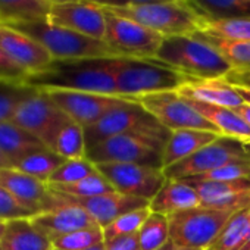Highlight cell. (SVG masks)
<instances>
[{
	"instance_id": "9c48e42d",
	"label": "cell",
	"mask_w": 250,
	"mask_h": 250,
	"mask_svg": "<svg viewBox=\"0 0 250 250\" xmlns=\"http://www.w3.org/2000/svg\"><path fill=\"white\" fill-rule=\"evenodd\" d=\"M11 121L52 150L58 134L71 119L44 90L33 87V91L18 106Z\"/></svg>"
},
{
	"instance_id": "d6a6232c",
	"label": "cell",
	"mask_w": 250,
	"mask_h": 250,
	"mask_svg": "<svg viewBox=\"0 0 250 250\" xmlns=\"http://www.w3.org/2000/svg\"><path fill=\"white\" fill-rule=\"evenodd\" d=\"M50 188L58 193L68 194L72 197H93V196H100V194H107V193L116 191L99 169H96L93 174L84 177L83 180H80L77 183L66 184V186H55Z\"/></svg>"
},
{
	"instance_id": "bcb514c9",
	"label": "cell",
	"mask_w": 250,
	"mask_h": 250,
	"mask_svg": "<svg viewBox=\"0 0 250 250\" xmlns=\"http://www.w3.org/2000/svg\"><path fill=\"white\" fill-rule=\"evenodd\" d=\"M247 125L250 127V103H243L241 106H238V107H235V109H232Z\"/></svg>"
},
{
	"instance_id": "44dd1931",
	"label": "cell",
	"mask_w": 250,
	"mask_h": 250,
	"mask_svg": "<svg viewBox=\"0 0 250 250\" xmlns=\"http://www.w3.org/2000/svg\"><path fill=\"white\" fill-rule=\"evenodd\" d=\"M177 91L184 97L228 109H235L246 103L234 85L225 78L199 80L190 77Z\"/></svg>"
},
{
	"instance_id": "b9f144b4",
	"label": "cell",
	"mask_w": 250,
	"mask_h": 250,
	"mask_svg": "<svg viewBox=\"0 0 250 250\" xmlns=\"http://www.w3.org/2000/svg\"><path fill=\"white\" fill-rule=\"evenodd\" d=\"M28 74L22 71L18 65H15L9 56L0 47V80L5 81H15V83H24Z\"/></svg>"
},
{
	"instance_id": "603a6c76",
	"label": "cell",
	"mask_w": 250,
	"mask_h": 250,
	"mask_svg": "<svg viewBox=\"0 0 250 250\" xmlns=\"http://www.w3.org/2000/svg\"><path fill=\"white\" fill-rule=\"evenodd\" d=\"M221 136L210 131L202 130H177L171 131L169 139L165 145L164 155H162V167L169 168L188 156L194 155L202 147L213 143Z\"/></svg>"
},
{
	"instance_id": "cb8c5ba5",
	"label": "cell",
	"mask_w": 250,
	"mask_h": 250,
	"mask_svg": "<svg viewBox=\"0 0 250 250\" xmlns=\"http://www.w3.org/2000/svg\"><path fill=\"white\" fill-rule=\"evenodd\" d=\"M184 99L213 125L221 136L235 139L243 143L250 142V127L232 109L209 104L190 97H184Z\"/></svg>"
},
{
	"instance_id": "3957f363",
	"label": "cell",
	"mask_w": 250,
	"mask_h": 250,
	"mask_svg": "<svg viewBox=\"0 0 250 250\" xmlns=\"http://www.w3.org/2000/svg\"><path fill=\"white\" fill-rule=\"evenodd\" d=\"M37 40L53 61H72L90 58H121L106 42L96 40L65 27L52 24L47 18L8 24Z\"/></svg>"
},
{
	"instance_id": "f1b7e54d",
	"label": "cell",
	"mask_w": 250,
	"mask_h": 250,
	"mask_svg": "<svg viewBox=\"0 0 250 250\" xmlns=\"http://www.w3.org/2000/svg\"><path fill=\"white\" fill-rule=\"evenodd\" d=\"M190 3L209 20L250 18V0H190Z\"/></svg>"
},
{
	"instance_id": "f6af8a7d",
	"label": "cell",
	"mask_w": 250,
	"mask_h": 250,
	"mask_svg": "<svg viewBox=\"0 0 250 250\" xmlns=\"http://www.w3.org/2000/svg\"><path fill=\"white\" fill-rule=\"evenodd\" d=\"M225 80L234 84H241L250 87V71H232Z\"/></svg>"
},
{
	"instance_id": "7bdbcfd3",
	"label": "cell",
	"mask_w": 250,
	"mask_h": 250,
	"mask_svg": "<svg viewBox=\"0 0 250 250\" xmlns=\"http://www.w3.org/2000/svg\"><path fill=\"white\" fill-rule=\"evenodd\" d=\"M106 250H140L137 234H128L104 241Z\"/></svg>"
},
{
	"instance_id": "4dcf8cb0",
	"label": "cell",
	"mask_w": 250,
	"mask_h": 250,
	"mask_svg": "<svg viewBox=\"0 0 250 250\" xmlns=\"http://www.w3.org/2000/svg\"><path fill=\"white\" fill-rule=\"evenodd\" d=\"M63 159H81L85 158L87 143L84 128L74 121H69L56 137L52 149Z\"/></svg>"
},
{
	"instance_id": "f907efd6",
	"label": "cell",
	"mask_w": 250,
	"mask_h": 250,
	"mask_svg": "<svg viewBox=\"0 0 250 250\" xmlns=\"http://www.w3.org/2000/svg\"><path fill=\"white\" fill-rule=\"evenodd\" d=\"M158 250H188V249H183V247H178V246H175L172 241H168L164 247H161V249H158Z\"/></svg>"
},
{
	"instance_id": "f546056e",
	"label": "cell",
	"mask_w": 250,
	"mask_h": 250,
	"mask_svg": "<svg viewBox=\"0 0 250 250\" xmlns=\"http://www.w3.org/2000/svg\"><path fill=\"white\" fill-rule=\"evenodd\" d=\"M249 224H250V208L235 212L228 219V222L219 232L218 238L210 246V249L212 250H240L244 243Z\"/></svg>"
},
{
	"instance_id": "1f68e13d",
	"label": "cell",
	"mask_w": 250,
	"mask_h": 250,
	"mask_svg": "<svg viewBox=\"0 0 250 250\" xmlns=\"http://www.w3.org/2000/svg\"><path fill=\"white\" fill-rule=\"evenodd\" d=\"M140 250H158L164 247L169 237V221L167 215L150 212L145 224L137 232Z\"/></svg>"
},
{
	"instance_id": "f35d334b",
	"label": "cell",
	"mask_w": 250,
	"mask_h": 250,
	"mask_svg": "<svg viewBox=\"0 0 250 250\" xmlns=\"http://www.w3.org/2000/svg\"><path fill=\"white\" fill-rule=\"evenodd\" d=\"M150 212L152 210L147 206V208H142V209L131 210V212L121 215L110 225L103 228L104 241L116 238V237H122V235H128V234H137L142 225L145 224V221L147 219V216L150 215Z\"/></svg>"
},
{
	"instance_id": "680465c9",
	"label": "cell",
	"mask_w": 250,
	"mask_h": 250,
	"mask_svg": "<svg viewBox=\"0 0 250 250\" xmlns=\"http://www.w3.org/2000/svg\"><path fill=\"white\" fill-rule=\"evenodd\" d=\"M43 2H46V0H43ZM46 3H47V2H46Z\"/></svg>"
},
{
	"instance_id": "c3c4849f",
	"label": "cell",
	"mask_w": 250,
	"mask_h": 250,
	"mask_svg": "<svg viewBox=\"0 0 250 250\" xmlns=\"http://www.w3.org/2000/svg\"><path fill=\"white\" fill-rule=\"evenodd\" d=\"M130 5H147V3H158V2H167V0H128Z\"/></svg>"
},
{
	"instance_id": "8fae6325",
	"label": "cell",
	"mask_w": 250,
	"mask_h": 250,
	"mask_svg": "<svg viewBox=\"0 0 250 250\" xmlns=\"http://www.w3.org/2000/svg\"><path fill=\"white\" fill-rule=\"evenodd\" d=\"M137 100L169 131L202 130L219 134L213 125L202 116L177 90L146 94Z\"/></svg>"
},
{
	"instance_id": "d6986e66",
	"label": "cell",
	"mask_w": 250,
	"mask_h": 250,
	"mask_svg": "<svg viewBox=\"0 0 250 250\" xmlns=\"http://www.w3.org/2000/svg\"><path fill=\"white\" fill-rule=\"evenodd\" d=\"M62 197L87 210L100 228H106L124 213L149 206V202L145 199L127 196L118 191L93 197H72L68 194H62Z\"/></svg>"
},
{
	"instance_id": "30bf717a",
	"label": "cell",
	"mask_w": 250,
	"mask_h": 250,
	"mask_svg": "<svg viewBox=\"0 0 250 250\" xmlns=\"http://www.w3.org/2000/svg\"><path fill=\"white\" fill-rule=\"evenodd\" d=\"M106 12V37L104 42L121 58L156 59L164 42V36L147 27L121 17L109 9Z\"/></svg>"
},
{
	"instance_id": "8992f818",
	"label": "cell",
	"mask_w": 250,
	"mask_h": 250,
	"mask_svg": "<svg viewBox=\"0 0 250 250\" xmlns=\"http://www.w3.org/2000/svg\"><path fill=\"white\" fill-rule=\"evenodd\" d=\"M121 134H137L167 143L171 131L134 99L118 104L96 124L84 128L87 147Z\"/></svg>"
},
{
	"instance_id": "ba28073f",
	"label": "cell",
	"mask_w": 250,
	"mask_h": 250,
	"mask_svg": "<svg viewBox=\"0 0 250 250\" xmlns=\"http://www.w3.org/2000/svg\"><path fill=\"white\" fill-rule=\"evenodd\" d=\"M165 145L161 140L145 136L121 134L87 147L85 158L94 165L136 164L164 169L162 155Z\"/></svg>"
},
{
	"instance_id": "ee69618b",
	"label": "cell",
	"mask_w": 250,
	"mask_h": 250,
	"mask_svg": "<svg viewBox=\"0 0 250 250\" xmlns=\"http://www.w3.org/2000/svg\"><path fill=\"white\" fill-rule=\"evenodd\" d=\"M85 2L94 3L104 9H119V8H125L130 5L128 0H85Z\"/></svg>"
},
{
	"instance_id": "74e56055",
	"label": "cell",
	"mask_w": 250,
	"mask_h": 250,
	"mask_svg": "<svg viewBox=\"0 0 250 250\" xmlns=\"http://www.w3.org/2000/svg\"><path fill=\"white\" fill-rule=\"evenodd\" d=\"M96 169H97V167L87 158L68 159L53 172V175L49 178L47 184L50 187L72 184V183H77V181L83 180L84 177L93 174Z\"/></svg>"
},
{
	"instance_id": "6da1fadb",
	"label": "cell",
	"mask_w": 250,
	"mask_h": 250,
	"mask_svg": "<svg viewBox=\"0 0 250 250\" xmlns=\"http://www.w3.org/2000/svg\"><path fill=\"white\" fill-rule=\"evenodd\" d=\"M115 59L116 58L53 61L46 69L28 75L24 84L42 90L63 88L118 96L113 72Z\"/></svg>"
},
{
	"instance_id": "4316f807",
	"label": "cell",
	"mask_w": 250,
	"mask_h": 250,
	"mask_svg": "<svg viewBox=\"0 0 250 250\" xmlns=\"http://www.w3.org/2000/svg\"><path fill=\"white\" fill-rule=\"evenodd\" d=\"M65 161L66 159H63L53 150L43 147V149H39V150H34V152L25 155L18 162H15L12 168L47 183L49 178L53 175V172Z\"/></svg>"
},
{
	"instance_id": "816d5d0a",
	"label": "cell",
	"mask_w": 250,
	"mask_h": 250,
	"mask_svg": "<svg viewBox=\"0 0 250 250\" xmlns=\"http://www.w3.org/2000/svg\"><path fill=\"white\" fill-rule=\"evenodd\" d=\"M2 168H12V165H11V162L6 159V156L0 152V169Z\"/></svg>"
},
{
	"instance_id": "484cf974",
	"label": "cell",
	"mask_w": 250,
	"mask_h": 250,
	"mask_svg": "<svg viewBox=\"0 0 250 250\" xmlns=\"http://www.w3.org/2000/svg\"><path fill=\"white\" fill-rule=\"evenodd\" d=\"M43 147L46 146L39 139L15 122L6 121L0 124V152L6 156L12 167L25 155Z\"/></svg>"
},
{
	"instance_id": "d590c367",
	"label": "cell",
	"mask_w": 250,
	"mask_h": 250,
	"mask_svg": "<svg viewBox=\"0 0 250 250\" xmlns=\"http://www.w3.org/2000/svg\"><path fill=\"white\" fill-rule=\"evenodd\" d=\"M33 91V87L24 83L0 80V124L11 121L18 106Z\"/></svg>"
},
{
	"instance_id": "d4e9b609",
	"label": "cell",
	"mask_w": 250,
	"mask_h": 250,
	"mask_svg": "<svg viewBox=\"0 0 250 250\" xmlns=\"http://www.w3.org/2000/svg\"><path fill=\"white\" fill-rule=\"evenodd\" d=\"M2 250H53L52 240L42 232L31 218L8 221L5 235L0 241Z\"/></svg>"
},
{
	"instance_id": "7a4b0ae2",
	"label": "cell",
	"mask_w": 250,
	"mask_h": 250,
	"mask_svg": "<svg viewBox=\"0 0 250 250\" xmlns=\"http://www.w3.org/2000/svg\"><path fill=\"white\" fill-rule=\"evenodd\" d=\"M156 61L199 80L227 78L234 71L222 53L200 34L165 37Z\"/></svg>"
},
{
	"instance_id": "277c9868",
	"label": "cell",
	"mask_w": 250,
	"mask_h": 250,
	"mask_svg": "<svg viewBox=\"0 0 250 250\" xmlns=\"http://www.w3.org/2000/svg\"><path fill=\"white\" fill-rule=\"evenodd\" d=\"M115 84L121 97L139 99L146 94L178 90L190 77L156 59L116 58Z\"/></svg>"
},
{
	"instance_id": "2e32d148",
	"label": "cell",
	"mask_w": 250,
	"mask_h": 250,
	"mask_svg": "<svg viewBox=\"0 0 250 250\" xmlns=\"http://www.w3.org/2000/svg\"><path fill=\"white\" fill-rule=\"evenodd\" d=\"M47 20L52 24L104 42L106 37L104 8L85 2V0L62 3V5H50Z\"/></svg>"
},
{
	"instance_id": "e0dca14e",
	"label": "cell",
	"mask_w": 250,
	"mask_h": 250,
	"mask_svg": "<svg viewBox=\"0 0 250 250\" xmlns=\"http://www.w3.org/2000/svg\"><path fill=\"white\" fill-rule=\"evenodd\" d=\"M0 47L28 75L46 69L53 62L50 53L37 40L3 22H0Z\"/></svg>"
},
{
	"instance_id": "52a82bcc",
	"label": "cell",
	"mask_w": 250,
	"mask_h": 250,
	"mask_svg": "<svg viewBox=\"0 0 250 250\" xmlns=\"http://www.w3.org/2000/svg\"><path fill=\"white\" fill-rule=\"evenodd\" d=\"M235 212L197 206L168 215L171 241L183 249H208Z\"/></svg>"
},
{
	"instance_id": "11a10c76",
	"label": "cell",
	"mask_w": 250,
	"mask_h": 250,
	"mask_svg": "<svg viewBox=\"0 0 250 250\" xmlns=\"http://www.w3.org/2000/svg\"><path fill=\"white\" fill-rule=\"evenodd\" d=\"M84 250H106V249H104V241H103V243H99V244H96V246H91V247H88V249H84Z\"/></svg>"
},
{
	"instance_id": "8d00e7d4",
	"label": "cell",
	"mask_w": 250,
	"mask_h": 250,
	"mask_svg": "<svg viewBox=\"0 0 250 250\" xmlns=\"http://www.w3.org/2000/svg\"><path fill=\"white\" fill-rule=\"evenodd\" d=\"M103 241H104L103 228H100L99 225L83 228V229L52 238V244L55 250H84Z\"/></svg>"
},
{
	"instance_id": "94428289",
	"label": "cell",
	"mask_w": 250,
	"mask_h": 250,
	"mask_svg": "<svg viewBox=\"0 0 250 250\" xmlns=\"http://www.w3.org/2000/svg\"><path fill=\"white\" fill-rule=\"evenodd\" d=\"M188 2H190V0H188Z\"/></svg>"
},
{
	"instance_id": "6125c7cd",
	"label": "cell",
	"mask_w": 250,
	"mask_h": 250,
	"mask_svg": "<svg viewBox=\"0 0 250 250\" xmlns=\"http://www.w3.org/2000/svg\"><path fill=\"white\" fill-rule=\"evenodd\" d=\"M53 250H55V249H53Z\"/></svg>"
},
{
	"instance_id": "ffe728a7",
	"label": "cell",
	"mask_w": 250,
	"mask_h": 250,
	"mask_svg": "<svg viewBox=\"0 0 250 250\" xmlns=\"http://www.w3.org/2000/svg\"><path fill=\"white\" fill-rule=\"evenodd\" d=\"M59 197H61V205L58 208L47 212L37 213L31 218L34 225L42 232H44L50 240L63 234H69L83 228H90L97 225L87 210H84L78 205L65 200L62 194H59Z\"/></svg>"
},
{
	"instance_id": "9a60e30c",
	"label": "cell",
	"mask_w": 250,
	"mask_h": 250,
	"mask_svg": "<svg viewBox=\"0 0 250 250\" xmlns=\"http://www.w3.org/2000/svg\"><path fill=\"white\" fill-rule=\"evenodd\" d=\"M0 186L9 191L33 215L52 210L61 205V197L47 183L15 168L0 169Z\"/></svg>"
},
{
	"instance_id": "ab89813d",
	"label": "cell",
	"mask_w": 250,
	"mask_h": 250,
	"mask_svg": "<svg viewBox=\"0 0 250 250\" xmlns=\"http://www.w3.org/2000/svg\"><path fill=\"white\" fill-rule=\"evenodd\" d=\"M187 180H202V181H235V180H250V158L232 161L218 169L208 174L187 178Z\"/></svg>"
},
{
	"instance_id": "83f0119b",
	"label": "cell",
	"mask_w": 250,
	"mask_h": 250,
	"mask_svg": "<svg viewBox=\"0 0 250 250\" xmlns=\"http://www.w3.org/2000/svg\"><path fill=\"white\" fill-rule=\"evenodd\" d=\"M50 5L43 0H0V22H25L47 18Z\"/></svg>"
},
{
	"instance_id": "7dc6e473",
	"label": "cell",
	"mask_w": 250,
	"mask_h": 250,
	"mask_svg": "<svg viewBox=\"0 0 250 250\" xmlns=\"http://www.w3.org/2000/svg\"><path fill=\"white\" fill-rule=\"evenodd\" d=\"M228 81V80H227ZM232 85H234V88L240 93V96L244 99V102H247V103H250V87H246V85H241V84H234V83H231Z\"/></svg>"
},
{
	"instance_id": "ac0fdd59",
	"label": "cell",
	"mask_w": 250,
	"mask_h": 250,
	"mask_svg": "<svg viewBox=\"0 0 250 250\" xmlns=\"http://www.w3.org/2000/svg\"><path fill=\"white\" fill-rule=\"evenodd\" d=\"M194 187L200 197V206L238 212L250 208V180L202 181L184 180Z\"/></svg>"
},
{
	"instance_id": "836d02e7",
	"label": "cell",
	"mask_w": 250,
	"mask_h": 250,
	"mask_svg": "<svg viewBox=\"0 0 250 250\" xmlns=\"http://www.w3.org/2000/svg\"><path fill=\"white\" fill-rule=\"evenodd\" d=\"M199 34L203 36L222 53V56L231 63L234 71H250V42L228 40L203 33Z\"/></svg>"
},
{
	"instance_id": "7c38bea8",
	"label": "cell",
	"mask_w": 250,
	"mask_h": 250,
	"mask_svg": "<svg viewBox=\"0 0 250 250\" xmlns=\"http://www.w3.org/2000/svg\"><path fill=\"white\" fill-rule=\"evenodd\" d=\"M247 158H250V155L244 149L243 142L221 136L218 140L202 147L187 159L175 165H171L169 168H165L164 172L167 178L187 180V178H194L208 174L232 161L247 159Z\"/></svg>"
},
{
	"instance_id": "e575fe53",
	"label": "cell",
	"mask_w": 250,
	"mask_h": 250,
	"mask_svg": "<svg viewBox=\"0 0 250 250\" xmlns=\"http://www.w3.org/2000/svg\"><path fill=\"white\" fill-rule=\"evenodd\" d=\"M200 33L221 37V39H228V40L250 42V18L209 20L205 17Z\"/></svg>"
},
{
	"instance_id": "7402d4cb",
	"label": "cell",
	"mask_w": 250,
	"mask_h": 250,
	"mask_svg": "<svg viewBox=\"0 0 250 250\" xmlns=\"http://www.w3.org/2000/svg\"><path fill=\"white\" fill-rule=\"evenodd\" d=\"M200 206V197L194 187L184 180L167 178L159 193L149 202V209L155 213L172 215Z\"/></svg>"
},
{
	"instance_id": "681fc988",
	"label": "cell",
	"mask_w": 250,
	"mask_h": 250,
	"mask_svg": "<svg viewBox=\"0 0 250 250\" xmlns=\"http://www.w3.org/2000/svg\"><path fill=\"white\" fill-rule=\"evenodd\" d=\"M240 250H250V224H249V228H247V234H246L244 243H243Z\"/></svg>"
},
{
	"instance_id": "60d3db41",
	"label": "cell",
	"mask_w": 250,
	"mask_h": 250,
	"mask_svg": "<svg viewBox=\"0 0 250 250\" xmlns=\"http://www.w3.org/2000/svg\"><path fill=\"white\" fill-rule=\"evenodd\" d=\"M33 212L24 208L9 191L0 186V221H12L18 218H33Z\"/></svg>"
},
{
	"instance_id": "4fadbf2b",
	"label": "cell",
	"mask_w": 250,
	"mask_h": 250,
	"mask_svg": "<svg viewBox=\"0 0 250 250\" xmlns=\"http://www.w3.org/2000/svg\"><path fill=\"white\" fill-rule=\"evenodd\" d=\"M96 167L118 193L140 197L147 202L159 193L167 181L162 168L136 164H102Z\"/></svg>"
},
{
	"instance_id": "91938a15",
	"label": "cell",
	"mask_w": 250,
	"mask_h": 250,
	"mask_svg": "<svg viewBox=\"0 0 250 250\" xmlns=\"http://www.w3.org/2000/svg\"><path fill=\"white\" fill-rule=\"evenodd\" d=\"M0 250H2V249H0Z\"/></svg>"
},
{
	"instance_id": "5bb4252c",
	"label": "cell",
	"mask_w": 250,
	"mask_h": 250,
	"mask_svg": "<svg viewBox=\"0 0 250 250\" xmlns=\"http://www.w3.org/2000/svg\"><path fill=\"white\" fill-rule=\"evenodd\" d=\"M44 91L71 121L77 122L83 128H87L90 125L96 124L102 116H104L110 109L116 107L118 104L131 100L121 96H106L63 88H49Z\"/></svg>"
},
{
	"instance_id": "5b68a950",
	"label": "cell",
	"mask_w": 250,
	"mask_h": 250,
	"mask_svg": "<svg viewBox=\"0 0 250 250\" xmlns=\"http://www.w3.org/2000/svg\"><path fill=\"white\" fill-rule=\"evenodd\" d=\"M121 17L130 18L164 37L194 36L202 31L205 17L188 0H167L147 5H128L109 9Z\"/></svg>"
},
{
	"instance_id": "f5cc1de1",
	"label": "cell",
	"mask_w": 250,
	"mask_h": 250,
	"mask_svg": "<svg viewBox=\"0 0 250 250\" xmlns=\"http://www.w3.org/2000/svg\"><path fill=\"white\" fill-rule=\"evenodd\" d=\"M49 5H62V3H71V2H80V0H46Z\"/></svg>"
},
{
	"instance_id": "6f0895ef",
	"label": "cell",
	"mask_w": 250,
	"mask_h": 250,
	"mask_svg": "<svg viewBox=\"0 0 250 250\" xmlns=\"http://www.w3.org/2000/svg\"><path fill=\"white\" fill-rule=\"evenodd\" d=\"M202 250H212L210 247H208V249H202Z\"/></svg>"
},
{
	"instance_id": "db71d44e",
	"label": "cell",
	"mask_w": 250,
	"mask_h": 250,
	"mask_svg": "<svg viewBox=\"0 0 250 250\" xmlns=\"http://www.w3.org/2000/svg\"><path fill=\"white\" fill-rule=\"evenodd\" d=\"M6 227H8V221H0V241H2V238L5 235Z\"/></svg>"
},
{
	"instance_id": "9f6ffc18",
	"label": "cell",
	"mask_w": 250,
	"mask_h": 250,
	"mask_svg": "<svg viewBox=\"0 0 250 250\" xmlns=\"http://www.w3.org/2000/svg\"><path fill=\"white\" fill-rule=\"evenodd\" d=\"M244 145V149L247 150V153L250 155V142H246V143H243Z\"/></svg>"
}]
</instances>
